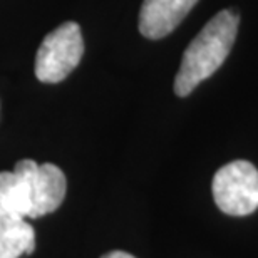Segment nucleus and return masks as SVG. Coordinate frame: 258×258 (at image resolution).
<instances>
[{"label": "nucleus", "mask_w": 258, "mask_h": 258, "mask_svg": "<svg viewBox=\"0 0 258 258\" xmlns=\"http://www.w3.org/2000/svg\"><path fill=\"white\" fill-rule=\"evenodd\" d=\"M84 39L76 22H64L45 35L35 55V77L45 84L64 81L79 66Z\"/></svg>", "instance_id": "3"}, {"label": "nucleus", "mask_w": 258, "mask_h": 258, "mask_svg": "<svg viewBox=\"0 0 258 258\" xmlns=\"http://www.w3.org/2000/svg\"><path fill=\"white\" fill-rule=\"evenodd\" d=\"M213 198L226 215L246 216L258 208V171L248 161H233L216 171Z\"/></svg>", "instance_id": "4"}, {"label": "nucleus", "mask_w": 258, "mask_h": 258, "mask_svg": "<svg viewBox=\"0 0 258 258\" xmlns=\"http://www.w3.org/2000/svg\"><path fill=\"white\" fill-rule=\"evenodd\" d=\"M101 258H136V256L129 255V253H126V251H119V250H116V251H109V253L102 255Z\"/></svg>", "instance_id": "7"}, {"label": "nucleus", "mask_w": 258, "mask_h": 258, "mask_svg": "<svg viewBox=\"0 0 258 258\" xmlns=\"http://www.w3.org/2000/svg\"><path fill=\"white\" fill-rule=\"evenodd\" d=\"M198 0H144L139 12V32L148 39H163L181 24Z\"/></svg>", "instance_id": "5"}, {"label": "nucleus", "mask_w": 258, "mask_h": 258, "mask_svg": "<svg viewBox=\"0 0 258 258\" xmlns=\"http://www.w3.org/2000/svg\"><path fill=\"white\" fill-rule=\"evenodd\" d=\"M66 193V174L52 163L20 159L14 171H0V213L40 218L57 210Z\"/></svg>", "instance_id": "1"}, {"label": "nucleus", "mask_w": 258, "mask_h": 258, "mask_svg": "<svg viewBox=\"0 0 258 258\" xmlns=\"http://www.w3.org/2000/svg\"><path fill=\"white\" fill-rule=\"evenodd\" d=\"M240 15L235 10H221L200 30L183 54L174 77V92L186 97L195 87L220 69L228 57L238 32Z\"/></svg>", "instance_id": "2"}, {"label": "nucleus", "mask_w": 258, "mask_h": 258, "mask_svg": "<svg viewBox=\"0 0 258 258\" xmlns=\"http://www.w3.org/2000/svg\"><path fill=\"white\" fill-rule=\"evenodd\" d=\"M35 250L32 225L19 216L0 213V258H20Z\"/></svg>", "instance_id": "6"}]
</instances>
